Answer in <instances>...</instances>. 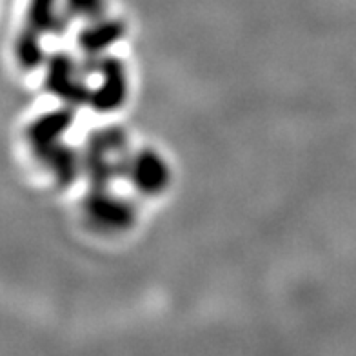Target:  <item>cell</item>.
<instances>
[{
  "instance_id": "cell-1",
  "label": "cell",
  "mask_w": 356,
  "mask_h": 356,
  "mask_svg": "<svg viewBox=\"0 0 356 356\" xmlns=\"http://www.w3.org/2000/svg\"><path fill=\"white\" fill-rule=\"evenodd\" d=\"M131 175L136 186L147 193L160 191L168 182V169L164 162L153 153H144L135 159L131 165Z\"/></svg>"
},
{
  "instance_id": "cell-2",
  "label": "cell",
  "mask_w": 356,
  "mask_h": 356,
  "mask_svg": "<svg viewBox=\"0 0 356 356\" xmlns=\"http://www.w3.org/2000/svg\"><path fill=\"white\" fill-rule=\"evenodd\" d=\"M71 118L67 113H51V115H46L40 120L31 126L29 129V142L33 144L35 151L44 149L47 145L56 144V138L60 133H64L70 126Z\"/></svg>"
},
{
  "instance_id": "cell-3",
  "label": "cell",
  "mask_w": 356,
  "mask_h": 356,
  "mask_svg": "<svg viewBox=\"0 0 356 356\" xmlns=\"http://www.w3.org/2000/svg\"><path fill=\"white\" fill-rule=\"evenodd\" d=\"M91 215L102 224H108V227H120L131 218V209L115 198H97L91 204Z\"/></svg>"
},
{
  "instance_id": "cell-4",
  "label": "cell",
  "mask_w": 356,
  "mask_h": 356,
  "mask_svg": "<svg viewBox=\"0 0 356 356\" xmlns=\"http://www.w3.org/2000/svg\"><path fill=\"white\" fill-rule=\"evenodd\" d=\"M15 55L17 60L26 70H33L38 67V64L44 58V49L40 46V33L35 29H26L15 44Z\"/></svg>"
},
{
  "instance_id": "cell-5",
  "label": "cell",
  "mask_w": 356,
  "mask_h": 356,
  "mask_svg": "<svg viewBox=\"0 0 356 356\" xmlns=\"http://www.w3.org/2000/svg\"><path fill=\"white\" fill-rule=\"evenodd\" d=\"M55 8L56 0H31L28 11L29 28L38 31V33L55 31L60 26Z\"/></svg>"
},
{
  "instance_id": "cell-6",
  "label": "cell",
  "mask_w": 356,
  "mask_h": 356,
  "mask_svg": "<svg viewBox=\"0 0 356 356\" xmlns=\"http://www.w3.org/2000/svg\"><path fill=\"white\" fill-rule=\"evenodd\" d=\"M106 73H108V76L104 79V84L100 86L97 102H99L100 108H113L124 99V76L118 66L106 67Z\"/></svg>"
},
{
  "instance_id": "cell-7",
  "label": "cell",
  "mask_w": 356,
  "mask_h": 356,
  "mask_svg": "<svg viewBox=\"0 0 356 356\" xmlns=\"http://www.w3.org/2000/svg\"><path fill=\"white\" fill-rule=\"evenodd\" d=\"M120 35V28L117 24H102V26H91L89 31H86L84 35V44L89 49H95L97 46H106V44H111L113 40H117V37Z\"/></svg>"
},
{
  "instance_id": "cell-8",
  "label": "cell",
  "mask_w": 356,
  "mask_h": 356,
  "mask_svg": "<svg viewBox=\"0 0 356 356\" xmlns=\"http://www.w3.org/2000/svg\"><path fill=\"white\" fill-rule=\"evenodd\" d=\"M102 0H67V10L82 17H91L100 11Z\"/></svg>"
}]
</instances>
